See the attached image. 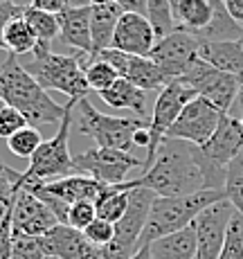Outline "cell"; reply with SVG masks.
<instances>
[{
	"instance_id": "6da1fadb",
	"label": "cell",
	"mask_w": 243,
	"mask_h": 259,
	"mask_svg": "<svg viewBox=\"0 0 243 259\" xmlns=\"http://www.w3.org/2000/svg\"><path fill=\"white\" fill-rule=\"evenodd\" d=\"M131 185L133 189H151L160 198L203 192L207 189V178L201 162V151L191 142L165 138L151 167L144 169L137 178H131Z\"/></svg>"
},
{
	"instance_id": "7a4b0ae2",
	"label": "cell",
	"mask_w": 243,
	"mask_h": 259,
	"mask_svg": "<svg viewBox=\"0 0 243 259\" xmlns=\"http://www.w3.org/2000/svg\"><path fill=\"white\" fill-rule=\"evenodd\" d=\"M0 97L5 106L16 108L27 119V126L41 128L61 124L68 115V104L61 106L47 95L45 88L32 77L16 54L0 63Z\"/></svg>"
},
{
	"instance_id": "3957f363",
	"label": "cell",
	"mask_w": 243,
	"mask_h": 259,
	"mask_svg": "<svg viewBox=\"0 0 243 259\" xmlns=\"http://www.w3.org/2000/svg\"><path fill=\"white\" fill-rule=\"evenodd\" d=\"M81 63H88V54H54L50 52V43L38 41L36 50L29 54V63H23V66L41 83V88L59 91L68 95L72 102H79L90 95L86 70L81 68Z\"/></svg>"
},
{
	"instance_id": "277c9868",
	"label": "cell",
	"mask_w": 243,
	"mask_h": 259,
	"mask_svg": "<svg viewBox=\"0 0 243 259\" xmlns=\"http://www.w3.org/2000/svg\"><path fill=\"white\" fill-rule=\"evenodd\" d=\"M225 198H227L225 189H203V192L189 194V196H176V198L158 196L151 205V212H149L144 232H142L140 239V248H147L158 239L194 226L198 214L205 212L214 203L225 201Z\"/></svg>"
},
{
	"instance_id": "5b68a950",
	"label": "cell",
	"mask_w": 243,
	"mask_h": 259,
	"mask_svg": "<svg viewBox=\"0 0 243 259\" xmlns=\"http://www.w3.org/2000/svg\"><path fill=\"white\" fill-rule=\"evenodd\" d=\"M77 128L83 136L92 138L97 147L106 149H120V151L131 153L135 149V133L149 126L147 119L142 117H115L99 113L88 97L77 102Z\"/></svg>"
},
{
	"instance_id": "8992f818",
	"label": "cell",
	"mask_w": 243,
	"mask_h": 259,
	"mask_svg": "<svg viewBox=\"0 0 243 259\" xmlns=\"http://www.w3.org/2000/svg\"><path fill=\"white\" fill-rule=\"evenodd\" d=\"M77 106V102H68V115L63 117V122L59 124V131L54 133V138L43 140V144L38 147V151L32 156L29 160V169L23 171L21 176V187L25 183H47V181H59L74 174L72 165V153L68 147L70 140V126H72V108Z\"/></svg>"
},
{
	"instance_id": "52a82bcc",
	"label": "cell",
	"mask_w": 243,
	"mask_h": 259,
	"mask_svg": "<svg viewBox=\"0 0 243 259\" xmlns=\"http://www.w3.org/2000/svg\"><path fill=\"white\" fill-rule=\"evenodd\" d=\"M156 194L151 189H133L128 198V210L120 223H115V237L102 252V259H133L140 250V239L144 232L149 212L156 201Z\"/></svg>"
},
{
	"instance_id": "ba28073f",
	"label": "cell",
	"mask_w": 243,
	"mask_h": 259,
	"mask_svg": "<svg viewBox=\"0 0 243 259\" xmlns=\"http://www.w3.org/2000/svg\"><path fill=\"white\" fill-rule=\"evenodd\" d=\"M196 97H198V93L194 88L187 86V83H182L180 79H173V81H169L158 93L156 106H153L151 119H149V149H147L142 171L151 167V162L156 160L158 149H160V142L165 140L169 128L176 124V119L180 117L182 108Z\"/></svg>"
},
{
	"instance_id": "9c48e42d",
	"label": "cell",
	"mask_w": 243,
	"mask_h": 259,
	"mask_svg": "<svg viewBox=\"0 0 243 259\" xmlns=\"http://www.w3.org/2000/svg\"><path fill=\"white\" fill-rule=\"evenodd\" d=\"M72 165L74 174H88L90 178L104 183V185H122V183L131 181L128 174L133 169L144 167V160L133 156V153L120 151V149L95 147L83 153H77L72 158Z\"/></svg>"
},
{
	"instance_id": "30bf717a",
	"label": "cell",
	"mask_w": 243,
	"mask_h": 259,
	"mask_svg": "<svg viewBox=\"0 0 243 259\" xmlns=\"http://www.w3.org/2000/svg\"><path fill=\"white\" fill-rule=\"evenodd\" d=\"M182 83H187L189 88H194L198 93V97H205L214 104L219 111L223 113H232V106L236 104L241 91V79L234 74H227L216 70L214 66L198 57L191 68L180 77Z\"/></svg>"
},
{
	"instance_id": "8fae6325",
	"label": "cell",
	"mask_w": 243,
	"mask_h": 259,
	"mask_svg": "<svg viewBox=\"0 0 243 259\" xmlns=\"http://www.w3.org/2000/svg\"><path fill=\"white\" fill-rule=\"evenodd\" d=\"M223 115H225V113L219 111L210 99L196 97L182 108L180 117H178L176 124L169 128L167 138L185 140V142L196 144V147H203V144L210 142V138L214 136V131L219 128V122Z\"/></svg>"
},
{
	"instance_id": "7c38bea8",
	"label": "cell",
	"mask_w": 243,
	"mask_h": 259,
	"mask_svg": "<svg viewBox=\"0 0 243 259\" xmlns=\"http://www.w3.org/2000/svg\"><path fill=\"white\" fill-rule=\"evenodd\" d=\"M198 57H201V41L182 29H176L169 36L160 38L149 54V59L165 72L169 81L180 79Z\"/></svg>"
},
{
	"instance_id": "4fadbf2b",
	"label": "cell",
	"mask_w": 243,
	"mask_h": 259,
	"mask_svg": "<svg viewBox=\"0 0 243 259\" xmlns=\"http://www.w3.org/2000/svg\"><path fill=\"white\" fill-rule=\"evenodd\" d=\"M234 205L230 201H219L210 205L205 212L198 214L194 221L196 228V259H219L225 246L227 226H230L232 217H234Z\"/></svg>"
},
{
	"instance_id": "5bb4252c",
	"label": "cell",
	"mask_w": 243,
	"mask_h": 259,
	"mask_svg": "<svg viewBox=\"0 0 243 259\" xmlns=\"http://www.w3.org/2000/svg\"><path fill=\"white\" fill-rule=\"evenodd\" d=\"M59 226V219L41 198L27 189H18L12 207V230L14 237H45Z\"/></svg>"
},
{
	"instance_id": "9a60e30c",
	"label": "cell",
	"mask_w": 243,
	"mask_h": 259,
	"mask_svg": "<svg viewBox=\"0 0 243 259\" xmlns=\"http://www.w3.org/2000/svg\"><path fill=\"white\" fill-rule=\"evenodd\" d=\"M201 153L210 165L227 169L230 162L243 153V119L234 113H225L210 142L201 147Z\"/></svg>"
},
{
	"instance_id": "2e32d148",
	"label": "cell",
	"mask_w": 243,
	"mask_h": 259,
	"mask_svg": "<svg viewBox=\"0 0 243 259\" xmlns=\"http://www.w3.org/2000/svg\"><path fill=\"white\" fill-rule=\"evenodd\" d=\"M104 61H108L117 70L122 79L131 81L133 86L142 88V91H162L169 83L165 72L156 66L149 57H133V54H124L117 50H106V52L97 54Z\"/></svg>"
},
{
	"instance_id": "e0dca14e",
	"label": "cell",
	"mask_w": 243,
	"mask_h": 259,
	"mask_svg": "<svg viewBox=\"0 0 243 259\" xmlns=\"http://www.w3.org/2000/svg\"><path fill=\"white\" fill-rule=\"evenodd\" d=\"M156 43H158L156 29H153V25L149 23L147 16H140V14H122L120 23L115 27L111 50L133 54V57H149L151 50L156 48Z\"/></svg>"
},
{
	"instance_id": "ac0fdd59",
	"label": "cell",
	"mask_w": 243,
	"mask_h": 259,
	"mask_svg": "<svg viewBox=\"0 0 243 259\" xmlns=\"http://www.w3.org/2000/svg\"><path fill=\"white\" fill-rule=\"evenodd\" d=\"M47 257L57 259H102V252L86 239L81 230L59 223L54 230H50L43 237Z\"/></svg>"
},
{
	"instance_id": "d6986e66",
	"label": "cell",
	"mask_w": 243,
	"mask_h": 259,
	"mask_svg": "<svg viewBox=\"0 0 243 259\" xmlns=\"http://www.w3.org/2000/svg\"><path fill=\"white\" fill-rule=\"evenodd\" d=\"M41 187L52 194V196L66 201L68 205H74V203H81V201L97 203V198L106 189L104 183H99L90 176H83V174H72V176L59 178V181L41 183Z\"/></svg>"
},
{
	"instance_id": "ffe728a7",
	"label": "cell",
	"mask_w": 243,
	"mask_h": 259,
	"mask_svg": "<svg viewBox=\"0 0 243 259\" xmlns=\"http://www.w3.org/2000/svg\"><path fill=\"white\" fill-rule=\"evenodd\" d=\"M90 9H63L59 14L61 38L79 52L92 57V36H90Z\"/></svg>"
},
{
	"instance_id": "44dd1931",
	"label": "cell",
	"mask_w": 243,
	"mask_h": 259,
	"mask_svg": "<svg viewBox=\"0 0 243 259\" xmlns=\"http://www.w3.org/2000/svg\"><path fill=\"white\" fill-rule=\"evenodd\" d=\"M122 9L117 5H92L90 9V36H92V57L106 52L113 46L115 27L122 18Z\"/></svg>"
},
{
	"instance_id": "7402d4cb",
	"label": "cell",
	"mask_w": 243,
	"mask_h": 259,
	"mask_svg": "<svg viewBox=\"0 0 243 259\" xmlns=\"http://www.w3.org/2000/svg\"><path fill=\"white\" fill-rule=\"evenodd\" d=\"M171 12L176 27L194 36L201 34L214 16V7L210 0H171Z\"/></svg>"
},
{
	"instance_id": "603a6c76",
	"label": "cell",
	"mask_w": 243,
	"mask_h": 259,
	"mask_svg": "<svg viewBox=\"0 0 243 259\" xmlns=\"http://www.w3.org/2000/svg\"><path fill=\"white\" fill-rule=\"evenodd\" d=\"M99 97H102L108 106L133 111L137 117H142V119H147L149 122V117H147V113H149V95H147V91L133 86V83L126 81V79L120 77L111 88H108V91L99 93Z\"/></svg>"
},
{
	"instance_id": "cb8c5ba5",
	"label": "cell",
	"mask_w": 243,
	"mask_h": 259,
	"mask_svg": "<svg viewBox=\"0 0 243 259\" xmlns=\"http://www.w3.org/2000/svg\"><path fill=\"white\" fill-rule=\"evenodd\" d=\"M196 228L189 226L180 232L167 235L149 246L151 259H196Z\"/></svg>"
},
{
	"instance_id": "d4e9b609",
	"label": "cell",
	"mask_w": 243,
	"mask_h": 259,
	"mask_svg": "<svg viewBox=\"0 0 243 259\" xmlns=\"http://www.w3.org/2000/svg\"><path fill=\"white\" fill-rule=\"evenodd\" d=\"M214 7V16L212 23L203 29L201 34H196V38L201 43H230V41H241L243 38V27L239 23H234L227 16L223 0H210Z\"/></svg>"
},
{
	"instance_id": "484cf974",
	"label": "cell",
	"mask_w": 243,
	"mask_h": 259,
	"mask_svg": "<svg viewBox=\"0 0 243 259\" xmlns=\"http://www.w3.org/2000/svg\"><path fill=\"white\" fill-rule=\"evenodd\" d=\"M36 46H38V36L23 14H18L16 18H12L7 23V27H5V48H7L9 54H16V57L32 54Z\"/></svg>"
},
{
	"instance_id": "4316f807",
	"label": "cell",
	"mask_w": 243,
	"mask_h": 259,
	"mask_svg": "<svg viewBox=\"0 0 243 259\" xmlns=\"http://www.w3.org/2000/svg\"><path fill=\"white\" fill-rule=\"evenodd\" d=\"M147 18L156 29L158 41L176 32V21L171 12V0H149L147 3Z\"/></svg>"
},
{
	"instance_id": "83f0119b",
	"label": "cell",
	"mask_w": 243,
	"mask_h": 259,
	"mask_svg": "<svg viewBox=\"0 0 243 259\" xmlns=\"http://www.w3.org/2000/svg\"><path fill=\"white\" fill-rule=\"evenodd\" d=\"M23 16L27 18V23L32 25V29L36 32L38 41L43 43H52L54 38L61 34V25H59V16L57 14H47L41 12V9H34V7H25Z\"/></svg>"
},
{
	"instance_id": "f1b7e54d",
	"label": "cell",
	"mask_w": 243,
	"mask_h": 259,
	"mask_svg": "<svg viewBox=\"0 0 243 259\" xmlns=\"http://www.w3.org/2000/svg\"><path fill=\"white\" fill-rule=\"evenodd\" d=\"M21 176H23V171L7 167L0 160V221L12 212L16 194L21 189Z\"/></svg>"
},
{
	"instance_id": "f546056e",
	"label": "cell",
	"mask_w": 243,
	"mask_h": 259,
	"mask_svg": "<svg viewBox=\"0 0 243 259\" xmlns=\"http://www.w3.org/2000/svg\"><path fill=\"white\" fill-rule=\"evenodd\" d=\"M86 79L90 91L104 93L120 79L117 70L108 61H104L102 57H88V68H86Z\"/></svg>"
},
{
	"instance_id": "4dcf8cb0",
	"label": "cell",
	"mask_w": 243,
	"mask_h": 259,
	"mask_svg": "<svg viewBox=\"0 0 243 259\" xmlns=\"http://www.w3.org/2000/svg\"><path fill=\"white\" fill-rule=\"evenodd\" d=\"M43 144V138H41V131L34 126H25L21 131L16 133V136H12L7 140V147L9 151L14 153L16 158H29L32 160V156L38 151V147Z\"/></svg>"
},
{
	"instance_id": "1f68e13d",
	"label": "cell",
	"mask_w": 243,
	"mask_h": 259,
	"mask_svg": "<svg viewBox=\"0 0 243 259\" xmlns=\"http://www.w3.org/2000/svg\"><path fill=\"white\" fill-rule=\"evenodd\" d=\"M225 196L234 205V210L243 217V153L230 162L225 181Z\"/></svg>"
},
{
	"instance_id": "d6a6232c",
	"label": "cell",
	"mask_w": 243,
	"mask_h": 259,
	"mask_svg": "<svg viewBox=\"0 0 243 259\" xmlns=\"http://www.w3.org/2000/svg\"><path fill=\"white\" fill-rule=\"evenodd\" d=\"M219 259H243V217L234 212L230 226H227L225 246Z\"/></svg>"
},
{
	"instance_id": "836d02e7",
	"label": "cell",
	"mask_w": 243,
	"mask_h": 259,
	"mask_svg": "<svg viewBox=\"0 0 243 259\" xmlns=\"http://www.w3.org/2000/svg\"><path fill=\"white\" fill-rule=\"evenodd\" d=\"M45 246L43 237H14L12 259H45Z\"/></svg>"
},
{
	"instance_id": "e575fe53",
	"label": "cell",
	"mask_w": 243,
	"mask_h": 259,
	"mask_svg": "<svg viewBox=\"0 0 243 259\" xmlns=\"http://www.w3.org/2000/svg\"><path fill=\"white\" fill-rule=\"evenodd\" d=\"M97 219V205L92 201H81L70 205V212H68V223L66 226L74 228V230H86L92 221Z\"/></svg>"
},
{
	"instance_id": "d590c367",
	"label": "cell",
	"mask_w": 243,
	"mask_h": 259,
	"mask_svg": "<svg viewBox=\"0 0 243 259\" xmlns=\"http://www.w3.org/2000/svg\"><path fill=\"white\" fill-rule=\"evenodd\" d=\"M83 235H86V239L97 250H104V248L113 241V237H115V226L108 221H102V219H95V221L83 230Z\"/></svg>"
},
{
	"instance_id": "8d00e7d4",
	"label": "cell",
	"mask_w": 243,
	"mask_h": 259,
	"mask_svg": "<svg viewBox=\"0 0 243 259\" xmlns=\"http://www.w3.org/2000/svg\"><path fill=\"white\" fill-rule=\"evenodd\" d=\"M25 126H27V119H25L16 108H12V106L0 108V138L9 140V138L16 136Z\"/></svg>"
},
{
	"instance_id": "74e56055",
	"label": "cell",
	"mask_w": 243,
	"mask_h": 259,
	"mask_svg": "<svg viewBox=\"0 0 243 259\" xmlns=\"http://www.w3.org/2000/svg\"><path fill=\"white\" fill-rule=\"evenodd\" d=\"M14 252V230H12V212L0 221V259H12Z\"/></svg>"
},
{
	"instance_id": "f35d334b",
	"label": "cell",
	"mask_w": 243,
	"mask_h": 259,
	"mask_svg": "<svg viewBox=\"0 0 243 259\" xmlns=\"http://www.w3.org/2000/svg\"><path fill=\"white\" fill-rule=\"evenodd\" d=\"M23 5H16V3H3L0 5V50H7L5 48V27L12 18H16L18 14H23Z\"/></svg>"
},
{
	"instance_id": "ab89813d",
	"label": "cell",
	"mask_w": 243,
	"mask_h": 259,
	"mask_svg": "<svg viewBox=\"0 0 243 259\" xmlns=\"http://www.w3.org/2000/svg\"><path fill=\"white\" fill-rule=\"evenodd\" d=\"M147 3L149 0H115L124 14H140V16H147Z\"/></svg>"
},
{
	"instance_id": "60d3db41",
	"label": "cell",
	"mask_w": 243,
	"mask_h": 259,
	"mask_svg": "<svg viewBox=\"0 0 243 259\" xmlns=\"http://www.w3.org/2000/svg\"><path fill=\"white\" fill-rule=\"evenodd\" d=\"M29 7L34 9H41V12H47V14H61L66 9V0H32Z\"/></svg>"
},
{
	"instance_id": "b9f144b4",
	"label": "cell",
	"mask_w": 243,
	"mask_h": 259,
	"mask_svg": "<svg viewBox=\"0 0 243 259\" xmlns=\"http://www.w3.org/2000/svg\"><path fill=\"white\" fill-rule=\"evenodd\" d=\"M223 7H225L227 16L243 27V0H223Z\"/></svg>"
},
{
	"instance_id": "7bdbcfd3",
	"label": "cell",
	"mask_w": 243,
	"mask_h": 259,
	"mask_svg": "<svg viewBox=\"0 0 243 259\" xmlns=\"http://www.w3.org/2000/svg\"><path fill=\"white\" fill-rule=\"evenodd\" d=\"M92 7V0H66V9H86Z\"/></svg>"
},
{
	"instance_id": "ee69618b",
	"label": "cell",
	"mask_w": 243,
	"mask_h": 259,
	"mask_svg": "<svg viewBox=\"0 0 243 259\" xmlns=\"http://www.w3.org/2000/svg\"><path fill=\"white\" fill-rule=\"evenodd\" d=\"M236 108H239V113H236V117H241V119H243V83H241L239 97H236Z\"/></svg>"
},
{
	"instance_id": "f6af8a7d",
	"label": "cell",
	"mask_w": 243,
	"mask_h": 259,
	"mask_svg": "<svg viewBox=\"0 0 243 259\" xmlns=\"http://www.w3.org/2000/svg\"><path fill=\"white\" fill-rule=\"evenodd\" d=\"M133 259H151V252H149V246L147 248H140V250L135 252V257Z\"/></svg>"
},
{
	"instance_id": "bcb514c9",
	"label": "cell",
	"mask_w": 243,
	"mask_h": 259,
	"mask_svg": "<svg viewBox=\"0 0 243 259\" xmlns=\"http://www.w3.org/2000/svg\"><path fill=\"white\" fill-rule=\"evenodd\" d=\"M92 5H115V0H92Z\"/></svg>"
},
{
	"instance_id": "7dc6e473",
	"label": "cell",
	"mask_w": 243,
	"mask_h": 259,
	"mask_svg": "<svg viewBox=\"0 0 243 259\" xmlns=\"http://www.w3.org/2000/svg\"><path fill=\"white\" fill-rule=\"evenodd\" d=\"M0 108H5V102H3V97H0Z\"/></svg>"
},
{
	"instance_id": "c3c4849f",
	"label": "cell",
	"mask_w": 243,
	"mask_h": 259,
	"mask_svg": "<svg viewBox=\"0 0 243 259\" xmlns=\"http://www.w3.org/2000/svg\"><path fill=\"white\" fill-rule=\"evenodd\" d=\"M3 3H12V0H0V5H3Z\"/></svg>"
},
{
	"instance_id": "681fc988",
	"label": "cell",
	"mask_w": 243,
	"mask_h": 259,
	"mask_svg": "<svg viewBox=\"0 0 243 259\" xmlns=\"http://www.w3.org/2000/svg\"><path fill=\"white\" fill-rule=\"evenodd\" d=\"M45 259H57V257H45Z\"/></svg>"
}]
</instances>
